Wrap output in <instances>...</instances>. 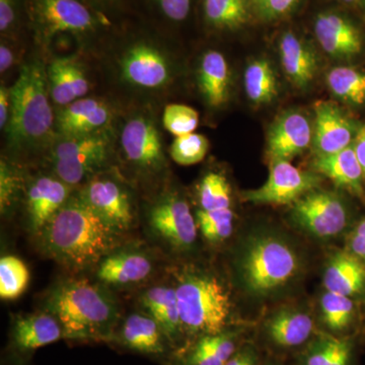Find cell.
Instances as JSON below:
<instances>
[{"label":"cell","mask_w":365,"mask_h":365,"mask_svg":"<svg viewBox=\"0 0 365 365\" xmlns=\"http://www.w3.org/2000/svg\"><path fill=\"white\" fill-rule=\"evenodd\" d=\"M144 311L158 322L165 338L175 342L182 333L176 290L174 287H153L140 297Z\"/></svg>","instance_id":"cell-25"},{"label":"cell","mask_w":365,"mask_h":365,"mask_svg":"<svg viewBox=\"0 0 365 365\" xmlns=\"http://www.w3.org/2000/svg\"><path fill=\"white\" fill-rule=\"evenodd\" d=\"M11 93V118L4 130L9 148L20 151L37 150L54 143L57 132L48 88L47 66L39 57H34L21 66Z\"/></svg>","instance_id":"cell-2"},{"label":"cell","mask_w":365,"mask_h":365,"mask_svg":"<svg viewBox=\"0 0 365 365\" xmlns=\"http://www.w3.org/2000/svg\"><path fill=\"white\" fill-rule=\"evenodd\" d=\"M234 211L232 208L216 211L199 209L196 213L198 230L211 242H220L227 240L234 232Z\"/></svg>","instance_id":"cell-37"},{"label":"cell","mask_w":365,"mask_h":365,"mask_svg":"<svg viewBox=\"0 0 365 365\" xmlns=\"http://www.w3.org/2000/svg\"><path fill=\"white\" fill-rule=\"evenodd\" d=\"M352 145L355 153H356L357 158H359L360 165H361L362 170H364L365 178V125L357 132V135L355 137Z\"/></svg>","instance_id":"cell-46"},{"label":"cell","mask_w":365,"mask_h":365,"mask_svg":"<svg viewBox=\"0 0 365 365\" xmlns=\"http://www.w3.org/2000/svg\"><path fill=\"white\" fill-rule=\"evenodd\" d=\"M225 365H255L253 353L244 351L234 355Z\"/></svg>","instance_id":"cell-48"},{"label":"cell","mask_w":365,"mask_h":365,"mask_svg":"<svg viewBox=\"0 0 365 365\" xmlns=\"http://www.w3.org/2000/svg\"><path fill=\"white\" fill-rule=\"evenodd\" d=\"M314 172L323 175L340 188L348 190L355 195L364 194V174L353 145L333 155L317 157Z\"/></svg>","instance_id":"cell-21"},{"label":"cell","mask_w":365,"mask_h":365,"mask_svg":"<svg viewBox=\"0 0 365 365\" xmlns=\"http://www.w3.org/2000/svg\"><path fill=\"white\" fill-rule=\"evenodd\" d=\"M114 114L110 105L97 98H81L59 108L55 116L58 136H78L111 130Z\"/></svg>","instance_id":"cell-15"},{"label":"cell","mask_w":365,"mask_h":365,"mask_svg":"<svg viewBox=\"0 0 365 365\" xmlns=\"http://www.w3.org/2000/svg\"><path fill=\"white\" fill-rule=\"evenodd\" d=\"M50 98L59 108L85 98L90 91V81L85 66L76 57H59L47 66Z\"/></svg>","instance_id":"cell-18"},{"label":"cell","mask_w":365,"mask_h":365,"mask_svg":"<svg viewBox=\"0 0 365 365\" xmlns=\"http://www.w3.org/2000/svg\"><path fill=\"white\" fill-rule=\"evenodd\" d=\"M321 180L317 173L304 172L288 160L271 162L270 173L260 188L245 192L244 200L263 205H284L316 190Z\"/></svg>","instance_id":"cell-11"},{"label":"cell","mask_w":365,"mask_h":365,"mask_svg":"<svg viewBox=\"0 0 365 365\" xmlns=\"http://www.w3.org/2000/svg\"><path fill=\"white\" fill-rule=\"evenodd\" d=\"M294 217L300 227L318 237H336L349 220L347 207L339 196L317 190L295 201Z\"/></svg>","instance_id":"cell-12"},{"label":"cell","mask_w":365,"mask_h":365,"mask_svg":"<svg viewBox=\"0 0 365 365\" xmlns=\"http://www.w3.org/2000/svg\"><path fill=\"white\" fill-rule=\"evenodd\" d=\"M148 223L153 234L172 248L184 251L195 244L196 217L188 202L175 194L163 196L151 206Z\"/></svg>","instance_id":"cell-13"},{"label":"cell","mask_w":365,"mask_h":365,"mask_svg":"<svg viewBox=\"0 0 365 365\" xmlns=\"http://www.w3.org/2000/svg\"><path fill=\"white\" fill-rule=\"evenodd\" d=\"M208 25L217 30L232 31L249 20L248 0H204Z\"/></svg>","instance_id":"cell-29"},{"label":"cell","mask_w":365,"mask_h":365,"mask_svg":"<svg viewBox=\"0 0 365 365\" xmlns=\"http://www.w3.org/2000/svg\"><path fill=\"white\" fill-rule=\"evenodd\" d=\"M327 292L351 297L365 287V263L350 252L334 255L324 274Z\"/></svg>","instance_id":"cell-23"},{"label":"cell","mask_w":365,"mask_h":365,"mask_svg":"<svg viewBox=\"0 0 365 365\" xmlns=\"http://www.w3.org/2000/svg\"><path fill=\"white\" fill-rule=\"evenodd\" d=\"M343 1H345V2H353V1H356V0H343Z\"/></svg>","instance_id":"cell-51"},{"label":"cell","mask_w":365,"mask_h":365,"mask_svg":"<svg viewBox=\"0 0 365 365\" xmlns=\"http://www.w3.org/2000/svg\"><path fill=\"white\" fill-rule=\"evenodd\" d=\"M300 260L284 240L263 235L250 240L240 259V272L252 294L267 295L297 277Z\"/></svg>","instance_id":"cell-5"},{"label":"cell","mask_w":365,"mask_h":365,"mask_svg":"<svg viewBox=\"0 0 365 365\" xmlns=\"http://www.w3.org/2000/svg\"><path fill=\"white\" fill-rule=\"evenodd\" d=\"M198 199L202 210L232 208V191L227 178L220 173H207L199 184Z\"/></svg>","instance_id":"cell-35"},{"label":"cell","mask_w":365,"mask_h":365,"mask_svg":"<svg viewBox=\"0 0 365 365\" xmlns=\"http://www.w3.org/2000/svg\"><path fill=\"white\" fill-rule=\"evenodd\" d=\"M11 112V88L6 86L0 88V128L6 130Z\"/></svg>","instance_id":"cell-44"},{"label":"cell","mask_w":365,"mask_h":365,"mask_svg":"<svg viewBox=\"0 0 365 365\" xmlns=\"http://www.w3.org/2000/svg\"><path fill=\"white\" fill-rule=\"evenodd\" d=\"M314 322L311 317L297 309H282L274 314L266 331L274 344L292 348L304 344L313 334Z\"/></svg>","instance_id":"cell-27"},{"label":"cell","mask_w":365,"mask_h":365,"mask_svg":"<svg viewBox=\"0 0 365 365\" xmlns=\"http://www.w3.org/2000/svg\"><path fill=\"white\" fill-rule=\"evenodd\" d=\"M63 337L62 326L49 312L20 317L13 327L14 345L21 351H32Z\"/></svg>","instance_id":"cell-22"},{"label":"cell","mask_w":365,"mask_h":365,"mask_svg":"<svg viewBox=\"0 0 365 365\" xmlns=\"http://www.w3.org/2000/svg\"><path fill=\"white\" fill-rule=\"evenodd\" d=\"M324 323L335 332L345 330L354 318V304L349 297L327 292L321 299Z\"/></svg>","instance_id":"cell-36"},{"label":"cell","mask_w":365,"mask_h":365,"mask_svg":"<svg viewBox=\"0 0 365 365\" xmlns=\"http://www.w3.org/2000/svg\"><path fill=\"white\" fill-rule=\"evenodd\" d=\"M182 332L201 337L225 332L232 318L230 292L215 274L187 269L174 285Z\"/></svg>","instance_id":"cell-4"},{"label":"cell","mask_w":365,"mask_h":365,"mask_svg":"<svg viewBox=\"0 0 365 365\" xmlns=\"http://www.w3.org/2000/svg\"><path fill=\"white\" fill-rule=\"evenodd\" d=\"M18 55L11 46L2 41L0 45V72L6 73L16 63Z\"/></svg>","instance_id":"cell-45"},{"label":"cell","mask_w":365,"mask_h":365,"mask_svg":"<svg viewBox=\"0 0 365 365\" xmlns=\"http://www.w3.org/2000/svg\"><path fill=\"white\" fill-rule=\"evenodd\" d=\"M111 130L58 136L50 150L53 174L73 188L98 174L111 157Z\"/></svg>","instance_id":"cell-6"},{"label":"cell","mask_w":365,"mask_h":365,"mask_svg":"<svg viewBox=\"0 0 365 365\" xmlns=\"http://www.w3.org/2000/svg\"><path fill=\"white\" fill-rule=\"evenodd\" d=\"M299 0H256L257 9L264 20L272 21L292 11Z\"/></svg>","instance_id":"cell-41"},{"label":"cell","mask_w":365,"mask_h":365,"mask_svg":"<svg viewBox=\"0 0 365 365\" xmlns=\"http://www.w3.org/2000/svg\"><path fill=\"white\" fill-rule=\"evenodd\" d=\"M44 250L66 267L83 270L98 265L120 247V232L110 227L78 194L53 216L40 232Z\"/></svg>","instance_id":"cell-1"},{"label":"cell","mask_w":365,"mask_h":365,"mask_svg":"<svg viewBox=\"0 0 365 365\" xmlns=\"http://www.w3.org/2000/svg\"><path fill=\"white\" fill-rule=\"evenodd\" d=\"M118 78L141 93H160L174 78L172 60L160 46L140 40L122 50L116 61Z\"/></svg>","instance_id":"cell-8"},{"label":"cell","mask_w":365,"mask_h":365,"mask_svg":"<svg viewBox=\"0 0 365 365\" xmlns=\"http://www.w3.org/2000/svg\"><path fill=\"white\" fill-rule=\"evenodd\" d=\"M235 341L232 334L203 336L190 355V365H225L234 356Z\"/></svg>","instance_id":"cell-31"},{"label":"cell","mask_w":365,"mask_h":365,"mask_svg":"<svg viewBox=\"0 0 365 365\" xmlns=\"http://www.w3.org/2000/svg\"><path fill=\"white\" fill-rule=\"evenodd\" d=\"M198 83L209 107L220 108L230 98V71L222 53L210 50L204 53L198 69Z\"/></svg>","instance_id":"cell-24"},{"label":"cell","mask_w":365,"mask_h":365,"mask_svg":"<svg viewBox=\"0 0 365 365\" xmlns=\"http://www.w3.org/2000/svg\"><path fill=\"white\" fill-rule=\"evenodd\" d=\"M78 195L120 234L133 227L135 204L130 191L117 178L98 173L85 182Z\"/></svg>","instance_id":"cell-9"},{"label":"cell","mask_w":365,"mask_h":365,"mask_svg":"<svg viewBox=\"0 0 365 365\" xmlns=\"http://www.w3.org/2000/svg\"><path fill=\"white\" fill-rule=\"evenodd\" d=\"M18 2L16 0H0V32L11 33L16 25Z\"/></svg>","instance_id":"cell-43"},{"label":"cell","mask_w":365,"mask_h":365,"mask_svg":"<svg viewBox=\"0 0 365 365\" xmlns=\"http://www.w3.org/2000/svg\"><path fill=\"white\" fill-rule=\"evenodd\" d=\"M352 235H361V237H365V220H362V222H360L359 225H357Z\"/></svg>","instance_id":"cell-50"},{"label":"cell","mask_w":365,"mask_h":365,"mask_svg":"<svg viewBox=\"0 0 365 365\" xmlns=\"http://www.w3.org/2000/svg\"><path fill=\"white\" fill-rule=\"evenodd\" d=\"M88 1L96 4V6H111L116 0H88Z\"/></svg>","instance_id":"cell-49"},{"label":"cell","mask_w":365,"mask_h":365,"mask_svg":"<svg viewBox=\"0 0 365 365\" xmlns=\"http://www.w3.org/2000/svg\"><path fill=\"white\" fill-rule=\"evenodd\" d=\"M163 14L170 20L184 21L188 16L191 0H157Z\"/></svg>","instance_id":"cell-42"},{"label":"cell","mask_w":365,"mask_h":365,"mask_svg":"<svg viewBox=\"0 0 365 365\" xmlns=\"http://www.w3.org/2000/svg\"><path fill=\"white\" fill-rule=\"evenodd\" d=\"M30 271L25 262L13 255L0 259V297L4 300L19 299L30 283Z\"/></svg>","instance_id":"cell-33"},{"label":"cell","mask_w":365,"mask_h":365,"mask_svg":"<svg viewBox=\"0 0 365 365\" xmlns=\"http://www.w3.org/2000/svg\"><path fill=\"white\" fill-rule=\"evenodd\" d=\"M209 141L202 134L179 136L170 148V158L180 165H193L202 162L207 155Z\"/></svg>","instance_id":"cell-38"},{"label":"cell","mask_w":365,"mask_h":365,"mask_svg":"<svg viewBox=\"0 0 365 365\" xmlns=\"http://www.w3.org/2000/svg\"><path fill=\"white\" fill-rule=\"evenodd\" d=\"M349 252L365 262V237L351 235L349 241Z\"/></svg>","instance_id":"cell-47"},{"label":"cell","mask_w":365,"mask_h":365,"mask_svg":"<svg viewBox=\"0 0 365 365\" xmlns=\"http://www.w3.org/2000/svg\"><path fill=\"white\" fill-rule=\"evenodd\" d=\"M351 351L349 341L326 336L309 348L304 365H349Z\"/></svg>","instance_id":"cell-34"},{"label":"cell","mask_w":365,"mask_h":365,"mask_svg":"<svg viewBox=\"0 0 365 365\" xmlns=\"http://www.w3.org/2000/svg\"><path fill=\"white\" fill-rule=\"evenodd\" d=\"M314 33L324 51L335 57H350L361 50L359 30L339 14H319Z\"/></svg>","instance_id":"cell-20"},{"label":"cell","mask_w":365,"mask_h":365,"mask_svg":"<svg viewBox=\"0 0 365 365\" xmlns=\"http://www.w3.org/2000/svg\"><path fill=\"white\" fill-rule=\"evenodd\" d=\"M72 194V187L54 175L34 179L26 193V211L31 232L40 234Z\"/></svg>","instance_id":"cell-16"},{"label":"cell","mask_w":365,"mask_h":365,"mask_svg":"<svg viewBox=\"0 0 365 365\" xmlns=\"http://www.w3.org/2000/svg\"><path fill=\"white\" fill-rule=\"evenodd\" d=\"M122 343L134 351L160 354L165 351V334L155 319L148 314H132L122 325Z\"/></svg>","instance_id":"cell-28"},{"label":"cell","mask_w":365,"mask_h":365,"mask_svg":"<svg viewBox=\"0 0 365 365\" xmlns=\"http://www.w3.org/2000/svg\"><path fill=\"white\" fill-rule=\"evenodd\" d=\"M245 91L254 104H267L277 96V79L267 60L252 62L245 71Z\"/></svg>","instance_id":"cell-30"},{"label":"cell","mask_w":365,"mask_h":365,"mask_svg":"<svg viewBox=\"0 0 365 365\" xmlns=\"http://www.w3.org/2000/svg\"><path fill=\"white\" fill-rule=\"evenodd\" d=\"M313 128L307 116L288 112L272 125L268 133L267 155L271 162L297 157L311 145Z\"/></svg>","instance_id":"cell-17"},{"label":"cell","mask_w":365,"mask_h":365,"mask_svg":"<svg viewBox=\"0 0 365 365\" xmlns=\"http://www.w3.org/2000/svg\"><path fill=\"white\" fill-rule=\"evenodd\" d=\"M153 262L148 254L138 250L112 252L98 264L101 282L114 287L138 284L150 277Z\"/></svg>","instance_id":"cell-19"},{"label":"cell","mask_w":365,"mask_h":365,"mask_svg":"<svg viewBox=\"0 0 365 365\" xmlns=\"http://www.w3.org/2000/svg\"><path fill=\"white\" fill-rule=\"evenodd\" d=\"M163 127L173 135L179 137L194 133L199 125V114L190 106L170 104L163 114Z\"/></svg>","instance_id":"cell-39"},{"label":"cell","mask_w":365,"mask_h":365,"mask_svg":"<svg viewBox=\"0 0 365 365\" xmlns=\"http://www.w3.org/2000/svg\"><path fill=\"white\" fill-rule=\"evenodd\" d=\"M357 132L353 120L335 103H316L313 143L317 157L333 155L352 145Z\"/></svg>","instance_id":"cell-14"},{"label":"cell","mask_w":365,"mask_h":365,"mask_svg":"<svg viewBox=\"0 0 365 365\" xmlns=\"http://www.w3.org/2000/svg\"><path fill=\"white\" fill-rule=\"evenodd\" d=\"M120 146L127 162L140 172L155 174L165 167L162 137L155 120L145 113H136L126 120Z\"/></svg>","instance_id":"cell-10"},{"label":"cell","mask_w":365,"mask_h":365,"mask_svg":"<svg viewBox=\"0 0 365 365\" xmlns=\"http://www.w3.org/2000/svg\"><path fill=\"white\" fill-rule=\"evenodd\" d=\"M329 88L340 100L353 105L365 103V74L352 67H335L327 74Z\"/></svg>","instance_id":"cell-32"},{"label":"cell","mask_w":365,"mask_h":365,"mask_svg":"<svg viewBox=\"0 0 365 365\" xmlns=\"http://www.w3.org/2000/svg\"><path fill=\"white\" fill-rule=\"evenodd\" d=\"M21 176L6 160L0 163V206L6 213L18 199L21 191Z\"/></svg>","instance_id":"cell-40"},{"label":"cell","mask_w":365,"mask_h":365,"mask_svg":"<svg viewBox=\"0 0 365 365\" xmlns=\"http://www.w3.org/2000/svg\"><path fill=\"white\" fill-rule=\"evenodd\" d=\"M49 313L58 319L69 339H106L119 318L116 302L104 288L83 278L63 281L47 299Z\"/></svg>","instance_id":"cell-3"},{"label":"cell","mask_w":365,"mask_h":365,"mask_svg":"<svg viewBox=\"0 0 365 365\" xmlns=\"http://www.w3.org/2000/svg\"><path fill=\"white\" fill-rule=\"evenodd\" d=\"M31 16L38 42L49 45L59 35L86 38L101 21L81 0H31Z\"/></svg>","instance_id":"cell-7"},{"label":"cell","mask_w":365,"mask_h":365,"mask_svg":"<svg viewBox=\"0 0 365 365\" xmlns=\"http://www.w3.org/2000/svg\"><path fill=\"white\" fill-rule=\"evenodd\" d=\"M279 51L283 71L290 81L299 88L309 86L318 67L314 53L292 33L283 36Z\"/></svg>","instance_id":"cell-26"}]
</instances>
